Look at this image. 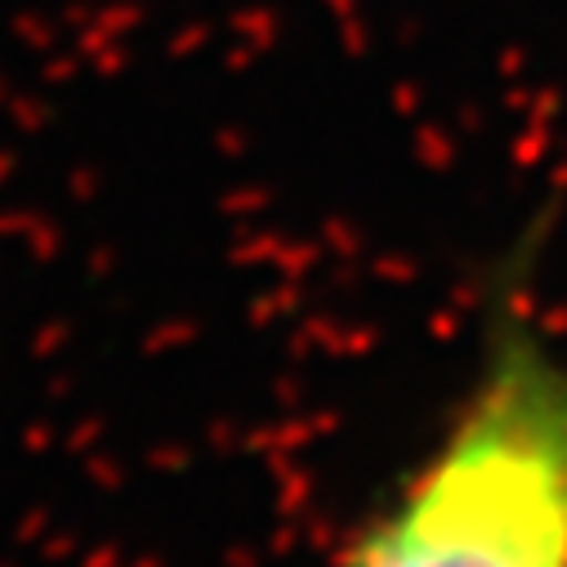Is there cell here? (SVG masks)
I'll return each mask as SVG.
<instances>
[{"label":"cell","instance_id":"obj_1","mask_svg":"<svg viewBox=\"0 0 567 567\" xmlns=\"http://www.w3.org/2000/svg\"><path fill=\"white\" fill-rule=\"evenodd\" d=\"M518 277L492 281L465 393L336 567H567V353Z\"/></svg>","mask_w":567,"mask_h":567}]
</instances>
